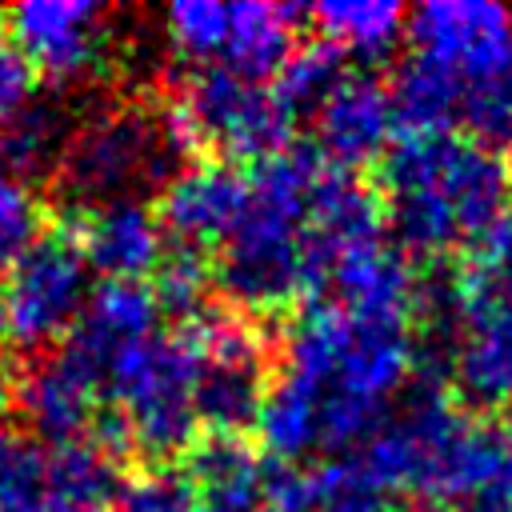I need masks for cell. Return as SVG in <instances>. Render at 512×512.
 <instances>
[{
	"label": "cell",
	"mask_w": 512,
	"mask_h": 512,
	"mask_svg": "<svg viewBox=\"0 0 512 512\" xmlns=\"http://www.w3.org/2000/svg\"><path fill=\"white\" fill-rule=\"evenodd\" d=\"M380 212L400 252L472 248L512 212V164L456 132L396 136L380 160Z\"/></svg>",
	"instance_id": "1"
},
{
	"label": "cell",
	"mask_w": 512,
	"mask_h": 512,
	"mask_svg": "<svg viewBox=\"0 0 512 512\" xmlns=\"http://www.w3.org/2000/svg\"><path fill=\"white\" fill-rule=\"evenodd\" d=\"M360 464L388 492L424 504L512 500V432L468 416L436 380H416L400 412L368 440Z\"/></svg>",
	"instance_id": "2"
},
{
	"label": "cell",
	"mask_w": 512,
	"mask_h": 512,
	"mask_svg": "<svg viewBox=\"0 0 512 512\" xmlns=\"http://www.w3.org/2000/svg\"><path fill=\"white\" fill-rule=\"evenodd\" d=\"M324 164L316 144H292L252 168L248 204L212 268L216 288L236 308L268 316L328 288L308 248L312 188Z\"/></svg>",
	"instance_id": "3"
},
{
	"label": "cell",
	"mask_w": 512,
	"mask_h": 512,
	"mask_svg": "<svg viewBox=\"0 0 512 512\" xmlns=\"http://www.w3.org/2000/svg\"><path fill=\"white\" fill-rule=\"evenodd\" d=\"M164 120L188 164H196V156L220 164H264L292 148L296 128V116L268 84L240 80L216 64L188 68L176 80Z\"/></svg>",
	"instance_id": "4"
},
{
	"label": "cell",
	"mask_w": 512,
	"mask_h": 512,
	"mask_svg": "<svg viewBox=\"0 0 512 512\" xmlns=\"http://www.w3.org/2000/svg\"><path fill=\"white\" fill-rule=\"evenodd\" d=\"M196 376L200 348L184 328L152 332L148 340L124 348L104 372L108 408L120 416L132 452L152 460V468L196 444Z\"/></svg>",
	"instance_id": "5"
},
{
	"label": "cell",
	"mask_w": 512,
	"mask_h": 512,
	"mask_svg": "<svg viewBox=\"0 0 512 512\" xmlns=\"http://www.w3.org/2000/svg\"><path fill=\"white\" fill-rule=\"evenodd\" d=\"M452 380L468 404H512V212L452 272Z\"/></svg>",
	"instance_id": "6"
},
{
	"label": "cell",
	"mask_w": 512,
	"mask_h": 512,
	"mask_svg": "<svg viewBox=\"0 0 512 512\" xmlns=\"http://www.w3.org/2000/svg\"><path fill=\"white\" fill-rule=\"evenodd\" d=\"M180 168H188V160L176 148L164 112L112 104L76 124L56 180L68 208H96L112 200H140L148 188L164 192Z\"/></svg>",
	"instance_id": "7"
},
{
	"label": "cell",
	"mask_w": 512,
	"mask_h": 512,
	"mask_svg": "<svg viewBox=\"0 0 512 512\" xmlns=\"http://www.w3.org/2000/svg\"><path fill=\"white\" fill-rule=\"evenodd\" d=\"M200 348L196 376V416L208 436H244L256 428L260 408L272 388L268 340L260 328L232 312H204L184 324Z\"/></svg>",
	"instance_id": "8"
},
{
	"label": "cell",
	"mask_w": 512,
	"mask_h": 512,
	"mask_svg": "<svg viewBox=\"0 0 512 512\" xmlns=\"http://www.w3.org/2000/svg\"><path fill=\"white\" fill-rule=\"evenodd\" d=\"M92 268L68 228H44V236L8 268L4 308H8V344L36 352L64 344L88 304Z\"/></svg>",
	"instance_id": "9"
},
{
	"label": "cell",
	"mask_w": 512,
	"mask_h": 512,
	"mask_svg": "<svg viewBox=\"0 0 512 512\" xmlns=\"http://www.w3.org/2000/svg\"><path fill=\"white\" fill-rule=\"evenodd\" d=\"M412 56L456 76L460 92L512 72V8L492 0H428L408 12Z\"/></svg>",
	"instance_id": "10"
},
{
	"label": "cell",
	"mask_w": 512,
	"mask_h": 512,
	"mask_svg": "<svg viewBox=\"0 0 512 512\" xmlns=\"http://www.w3.org/2000/svg\"><path fill=\"white\" fill-rule=\"evenodd\" d=\"M4 28L32 76L52 84L92 76L112 40V16L96 0H24L4 12Z\"/></svg>",
	"instance_id": "11"
},
{
	"label": "cell",
	"mask_w": 512,
	"mask_h": 512,
	"mask_svg": "<svg viewBox=\"0 0 512 512\" xmlns=\"http://www.w3.org/2000/svg\"><path fill=\"white\" fill-rule=\"evenodd\" d=\"M96 388L100 380L64 348H56L20 368V376L12 380V408L32 440L60 448L92 436V424L100 416Z\"/></svg>",
	"instance_id": "12"
},
{
	"label": "cell",
	"mask_w": 512,
	"mask_h": 512,
	"mask_svg": "<svg viewBox=\"0 0 512 512\" xmlns=\"http://www.w3.org/2000/svg\"><path fill=\"white\" fill-rule=\"evenodd\" d=\"M244 204H248V176L236 164L196 160L164 184L156 220L172 240V248L208 252V248H224Z\"/></svg>",
	"instance_id": "13"
},
{
	"label": "cell",
	"mask_w": 512,
	"mask_h": 512,
	"mask_svg": "<svg viewBox=\"0 0 512 512\" xmlns=\"http://www.w3.org/2000/svg\"><path fill=\"white\" fill-rule=\"evenodd\" d=\"M312 120H316V152L344 172L380 164L400 136L388 84H380L368 72H348L336 84V92L316 108Z\"/></svg>",
	"instance_id": "14"
},
{
	"label": "cell",
	"mask_w": 512,
	"mask_h": 512,
	"mask_svg": "<svg viewBox=\"0 0 512 512\" xmlns=\"http://www.w3.org/2000/svg\"><path fill=\"white\" fill-rule=\"evenodd\" d=\"M60 228L76 236L88 268L104 280H144L168 252V236L144 200L68 208Z\"/></svg>",
	"instance_id": "15"
},
{
	"label": "cell",
	"mask_w": 512,
	"mask_h": 512,
	"mask_svg": "<svg viewBox=\"0 0 512 512\" xmlns=\"http://www.w3.org/2000/svg\"><path fill=\"white\" fill-rule=\"evenodd\" d=\"M156 320H160V308L144 280H100L88 292V304L60 348L104 384L108 364L124 348L148 340L156 332Z\"/></svg>",
	"instance_id": "16"
},
{
	"label": "cell",
	"mask_w": 512,
	"mask_h": 512,
	"mask_svg": "<svg viewBox=\"0 0 512 512\" xmlns=\"http://www.w3.org/2000/svg\"><path fill=\"white\" fill-rule=\"evenodd\" d=\"M328 288L336 292V304L356 320L412 324L416 316V272L404 252L388 248L384 240L340 256Z\"/></svg>",
	"instance_id": "17"
},
{
	"label": "cell",
	"mask_w": 512,
	"mask_h": 512,
	"mask_svg": "<svg viewBox=\"0 0 512 512\" xmlns=\"http://www.w3.org/2000/svg\"><path fill=\"white\" fill-rule=\"evenodd\" d=\"M300 20H308V8L300 4H260V0L228 4V36L216 68L252 84L276 80L288 56L296 52Z\"/></svg>",
	"instance_id": "18"
},
{
	"label": "cell",
	"mask_w": 512,
	"mask_h": 512,
	"mask_svg": "<svg viewBox=\"0 0 512 512\" xmlns=\"http://www.w3.org/2000/svg\"><path fill=\"white\" fill-rule=\"evenodd\" d=\"M184 476L196 496V512H268L264 456L244 436H204L188 448Z\"/></svg>",
	"instance_id": "19"
},
{
	"label": "cell",
	"mask_w": 512,
	"mask_h": 512,
	"mask_svg": "<svg viewBox=\"0 0 512 512\" xmlns=\"http://www.w3.org/2000/svg\"><path fill=\"white\" fill-rule=\"evenodd\" d=\"M72 132L76 124L60 100L32 96L8 124H0V168L20 180L56 176Z\"/></svg>",
	"instance_id": "20"
},
{
	"label": "cell",
	"mask_w": 512,
	"mask_h": 512,
	"mask_svg": "<svg viewBox=\"0 0 512 512\" xmlns=\"http://www.w3.org/2000/svg\"><path fill=\"white\" fill-rule=\"evenodd\" d=\"M308 24L320 40L344 56H388L408 28V12L396 0H320L308 8Z\"/></svg>",
	"instance_id": "21"
},
{
	"label": "cell",
	"mask_w": 512,
	"mask_h": 512,
	"mask_svg": "<svg viewBox=\"0 0 512 512\" xmlns=\"http://www.w3.org/2000/svg\"><path fill=\"white\" fill-rule=\"evenodd\" d=\"M392 112L400 136H424V132H452L460 124V84L444 68H436L424 56H408L392 80H388Z\"/></svg>",
	"instance_id": "22"
},
{
	"label": "cell",
	"mask_w": 512,
	"mask_h": 512,
	"mask_svg": "<svg viewBox=\"0 0 512 512\" xmlns=\"http://www.w3.org/2000/svg\"><path fill=\"white\" fill-rule=\"evenodd\" d=\"M256 432L268 448L272 460H292L300 464V456L320 452V404L316 392L308 384H300L296 376H276L268 388V400L260 408Z\"/></svg>",
	"instance_id": "23"
},
{
	"label": "cell",
	"mask_w": 512,
	"mask_h": 512,
	"mask_svg": "<svg viewBox=\"0 0 512 512\" xmlns=\"http://www.w3.org/2000/svg\"><path fill=\"white\" fill-rule=\"evenodd\" d=\"M120 496V464L92 440L52 448V504L56 512H108Z\"/></svg>",
	"instance_id": "24"
},
{
	"label": "cell",
	"mask_w": 512,
	"mask_h": 512,
	"mask_svg": "<svg viewBox=\"0 0 512 512\" xmlns=\"http://www.w3.org/2000/svg\"><path fill=\"white\" fill-rule=\"evenodd\" d=\"M0 512H56L52 448L0 416Z\"/></svg>",
	"instance_id": "25"
},
{
	"label": "cell",
	"mask_w": 512,
	"mask_h": 512,
	"mask_svg": "<svg viewBox=\"0 0 512 512\" xmlns=\"http://www.w3.org/2000/svg\"><path fill=\"white\" fill-rule=\"evenodd\" d=\"M344 76H348V56L336 44H328V40L316 36L308 44H296V52L288 56V64L272 80V92L300 120V116H316V108L336 92V84Z\"/></svg>",
	"instance_id": "26"
},
{
	"label": "cell",
	"mask_w": 512,
	"mask_h": 512,
	"mask_svg": "<svg viewBox=\"0 0 512 512\" xmlns=\"http://www.w3.org/2000/svg\"><path fill=\"white\" fill-rule=\"evenodd\" d=\"M212 268L204 260V252H192V248H168L160 268L152 272V300L160 308V316H172L184 324L200 320L208 312V296H212Z\"/></svg>",
	"instance_id": "27"
},
{
	"label": "cell",
	"mask_w": 512,
	"mask_h": 512,
	"mask_svg": "<svg viewBox=\"0 0 512 512\" xmlns=\"http://www.w3.org/2000/svg\"><path fill=\"white\" fill-rule=\"evenodd\" d=\"M316 504L312 512H400L392 492L372 480V472L348 456H336L320 468H312Z\"/></svg>",
	"instance_id": "28"
},
{
	"label": "cell",
	"mask_w": 512,
	"mask_h": 512,
	"mask_svg": "<svg viewBox=\"0 0 512 512\" xmlns=\"http://www.w3.org/2000/svg\"><path fill=\"white\" fill-rule=\"evenodd\" d=\"M164 36L168 44L192 64H216L224 36H228V4L216 0H180L164 8Z\"/></svg>",
	"instance_id": "29"
},
{
	"label": "cell",
	"mask_w": 512,
	"mask_h": 512,
	"mask_svg": "<svg viewBox=\"0 0 512 512\" xmlns=\"http://www.w3.org/2000/svg\"><path fill=\"white\" fill-rule=\"evenodd\" d=\"M44 236V208L28 180L0 168V268H12Z\"/></svg>",
	"instance_id": "30"
},
{
	"label": "cell",
	"mask_w": 512,
	"mask_h": 512,
	"mask_svg": "<svg viewBox=\"0 0 512 512\" xmlns=\"http://www.w3.org/2000/svg\"><path fill=\"white\" fill-rule=\"evenodd\" d=\"M116 512H196V496L184 468L156 464L120 484Z\"/></svg>",
	"instance_id": "31"
},
{
	"label": "cell",
	"mask_w": 512,
	"mask_h": 512,
	"mask_svg": "<svg viewBox=\"0 0 512 512\" xmlns=\"http://www.w3.org/2000/svg\"><path fill=\"white\" fill-rule=\"evenodd\" d=\"M32 68L12 44H0V124H8L32 100Z\"/></svg>",
	"instance_id": "32"
},
{
	"label": "cell",
	"mask_w": 512,
	"mask_h": 512,
	"mask_svg": "<svg viewBox=\"0 0 512 512\" xmlns=\"http://www.w3.org/2000/svg\"><path fill=\"white\" fill-rule=\"evenodd\" d=\"M460 512H512V500H472Z\"/></svg>",
	"instance_id": "33"
},
{
	"label": "cell",
	"mask_w": 512,
	"mask_h": 512,
	"mask_svg": "<svg viewBox=\"0 0 512 512\" xmlns=\"http://www.w3.org/2000/svg\"><path fill=\"white\" fill-rule=\"evenodd\" d=\"M8 344V308H4V292H0V348Z\"/></svg>",
	"instance_id": "34"
},
{
	"label": "cell",
	"mask_w": 512,
	"mask_h": 512,
	"mask_svg": "<svg viewBox=\"0 0 512 512\" xmlns=\"http://www.w3.org/2000/svg\"><path fill=\"white\" fill-rule=\"evenodd\" d=\"M0 24H4V12H0Z\"/></svg>",
	"instance_id": "35"
}]
</instances>
